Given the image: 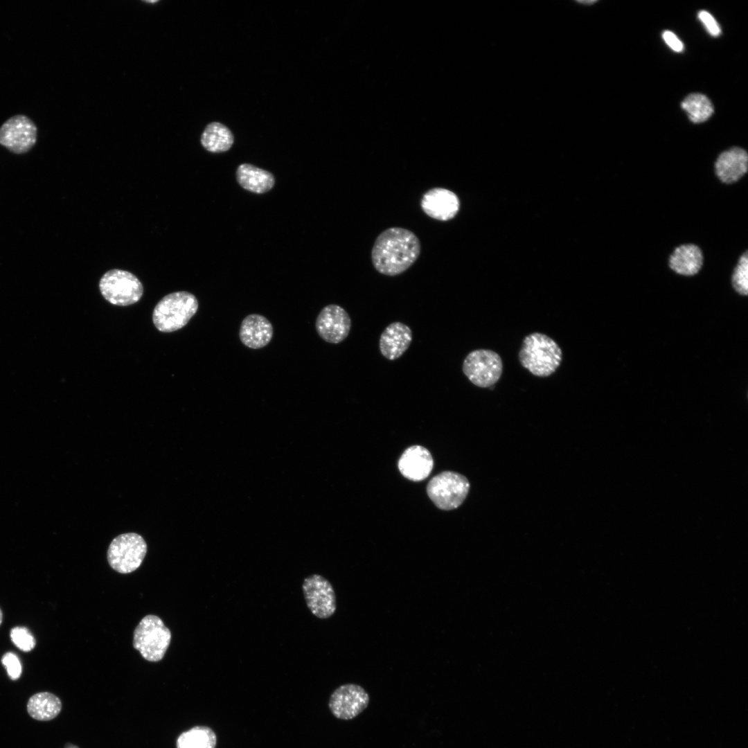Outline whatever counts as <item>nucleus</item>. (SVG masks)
Masks as SVG:
<instances>
[{"mask_svg": "<svg viewBox=\"0 0 748 748\" xmlns=\"http://www.w3.org/2000/svg\"><path fill=\"white\" fill-rule=\"evenodd\" d=\"M420 251V242L413 232L402 227H390L375 239L371 250V261L380 274L395 276L410 268L417 260Z\"/></svg>", "mask_w": 748, "mask_h": 748, "instance_id": "1", "label": "nucleus"}, {"mask_svg": "<svg viewBox=\"0 0 748 748\" xmlns=\"http://www.w3.org/2000/svg\"><path fill=\"white\" fill-rule=\"evenodd\" d=\"M518 357L521 365L533 375L545 377L560 366L562 352L552 338L533 332L524 339Z\"/></svg>", "mask_w": 748, "mask_h": 748, "instance_id": "2", "label": "nucleus"}, {"mask_svg": "<svg viewBox=\"0 0 748 748\" xmlns=\"http://www.w3.org/2000/svg\"><path fill=\"white\" fill-rule=\"evenodd\" d=\"M198 307L197 298L188 292L168 294L156 305L152 313L153 323L161 332L176 331L188 323Z\"/></svg>", "mask_w": 748, "mask_h": 748, "instance_id": "3", "label": "nucleus"}, {"mask_svg": "<svg viewBox=\"0 0 748 748\" xmlns=\"http://www.w3.org/2000/svg\"><path fill=\"white\" fill-rule=\"evenodd\" d=\"M171 637V632L163 621L156 615L148 614L134 630L133 647L144 659L157 662L163 658Z\"/></svg>", "mask_w": 748, "mask_h": 748, "instance_id": "4", "label": "nucleus"}, {"mask_svg": "<svg viewBox=\"0 0 748 748\" xmlns=\"http://www.w3.org/2000/svg\"><path fill=\"white\" fill-rule=\"evenodd\" d=\"M147 553L143 537L136 533H123L114 537L107 553L109 566L116 571L126 574L136 570Z\"/></svg>", "mask_w": 748, "mask_h": 748, "instance_id": "5", "label": "nucleus"}, {"mask_svg": "<svg viewBox=\"0 0 748 748\" xmlns=\"http://www.w3.org/2000/svg\"><path fill=\"white\" fill-rule=\"evenodd\" d=\"M102 296L110 303L126 306L138 302L143 294V287L132 273L114 269L105 272L99 282Z\"/></svg>", "mask_w": 748, "mask_h": 748, "instance_id": "6", "label": "nucleus"}, {"mask_svg": "<svg viewBox=\"0 0 748 748\" xmlns=\"http://www.w3.org/2000/svg\"><path fill=\"white\" fill-rule=\"evenodd\" d=\"M469 489L470 483L465 477L457 472L445 471L429 481L427 492L438 508L449 510L458 508L463 502Z\"/></svg>", "mask_w": 748, "mask_h": 748, "instance_id": "7", "label": "nucleus"}, {"mask_svg": "<svg viewBox=\"0 0 748 748\" xmlns=\"http://www.w3.org/2000/svg\"><path fill=\"white\" fill-rule=\"evenodd\" d=\"M462 371L474 385L489 388L499 380L503 372V362L496 352L489 349H477L465 357Z\"/></svg>", "mask_w": 748, "mask_h": 748, "instance_id": "8", "label": "nucleus"}, {"mask_svg": "<svg viewBox=\"0 0 748 748\" xmlns=\"http://www.w3.org/2000/svg\"><path fill=\"white\" fill-rule=\"evenodd\" d=\"M37 128L27 116L17 114L7 119L0 127V145L10 152L21 154L35 145Z\"/></svg>", "mask_w": 748, "mask_h": 748, "instance_id": "9", "label": "nucleus"}, {"mask_svg": "<svg viewBox=\"0 0 748 748\" xmlns=\"http://www.w3.org/2000/svg\"><path fill=\"white\" fill-rule=\"evenodd\" d=\"M302 589L307 607L316 617L326 619L337 609L336 595L331 583L319 574L306 577Z\"/></svg>", "mask_w": 748, "mask_h": 748, "instance_id": "10", "label": "nucleus"}, {"mask_svg": "<svg viewBox=\"0 0 748 748\" xmlns=\"http://www.w3.org/2000/svg\"><path fill=\"white\" fill-rule=\"evenodd\" d=\"M369 701V695L362 686L350 683L339 686L332 692L328 706L335 717L349 720L364 711Z\"/></svg>", "mask_w": 748, "mask_h": 748, "instance_id": "11", "label": "nucleus"}, {"mask_svg": "<svg viewBox=\"0 0 748 748\" xmlns=\"http://www.w3.org/2000/svg\"><path fill=\"white\" fill-rule=\"evenodd\" d=\"M319 337L330 344H339L349 335L351 319L340 305L330 304L321 309L315 321Z\"/></svg>", "mask_w": 748, "mask_h": 748, "instance_id": "12", "label": "nucleus"}, {"mask_svg": "<svg viewBox=\"0 0 748 748\" xmlns=\"http://www.w3.org/2000/svg\"><path fill=\"white\" fill-rule=\"evenodd\" d=\"M422 211L434 220L445 222L453 219L458 213L460 201L452 191L440 187L427 190L422 197Z\"/></svg>", "mask_w": 748, "mask_h": 748, "instance_id": "13", "label": "nucleus"}, {"mask_svg": "<svg viewBox=\"0 0 748 748\" xmlns=\"http://www.w3.org/2000/svg\"><path fill=\"white\" fill-rule=\"evenodd\" d=\"M412 331L406 324L395 321L387 326L379 340L381 354L389 360L400 357L412 341Z\"/></svg>", "mask_w": 748, "mask_h": 748, "instance_id": "14", "label": "nucleus"}, {"mask_svg": "<svg viewBox=\"0 0 748 748\" xmlns=\"http://www.w3.org/2000/svg\"><path fill=\"white\" fill-rule=\"evenodd\" d=\"M433 458L424 447L413 445L407 448L398 461V468L407 479L420 481L426 479L433 468Z\"/></svg>", "mask_w": 748, "mask_h": 748, "instance_id": "15", "label": "nucleus"}, {"mask_svg": "<svg viewBox=\"0 0 748 748\" xmlns=\"http://www.w3.org/2000/svg\"><path fill=\"white\" fill-rule=\"evenodd\" d=\"M747 152L739 147L723 151L715 163V175L724 184L736 182L747 173Z\"/></svg>", "mask_w": 748, "mask_h": 748, "instance_id": "16", "label": "nucleus"}, {"mask_svg": "<svg viewBox=\"0 0 748 748\" xmlns=\"http://www.w3.org/2000/svg\"><path fill=\"white\" fill-rule=\"evenodd\" d=\"M273 332L272 324L268 319L261 314H251L242 321L239 337L245 346L260 349L271 341Z\"/></svg>", "mask_w": 748, "mask_h": 748, "instance_id": "17", "label": "nucleus"}, {"mask_svg": "<svg viewBox=\"0 0 748 748\" xmlns=\"http://www.w3.org/2000/svg\"><path fill=\"white\" fill-rule=\"evenodd\" d=\"M701 249L694 244H684L676 247L668 260L670 268L678 274L691 276L695 275L703 265Z\"/></svg>", "mask_w": 748, "mask_h": 748, "instance_id": "18", "label": "nucleus"}, {"mask_svg": "<svg viewBox=\"0 0 748 748\" xmlns=\"http://www.w3.org/2000/svg\"><path fill=\"white\" fill-rule=\"evenodd\" d=\"M236 179L244 189L258 194L270 190L275 184L271 172L249 163H242L238 167Z\"/></svg>", "mask_w": 748, "mask_h": 748, "instance_id": "19", "label": "nucleus"}, {"mask_svg": "<svg viewBox=\"0 0 748 748\" xmlns=\"http://www.w3.org/2000/svg\"><path fill=\"white\" fill-rule=\"evenodd\" d=\"M62 707L60 699L50 692H39L33 695L26 705L28 715L39 721L55 718Z\"/></svg>", "mask_w": 748, "mask_h": 748, "instance_id": "20", "label": "nucleus"}, {"mask_svg": "<svg viewBox=\"0 0 748 748\" xmlns=\"http://www.w3.org/2000/svg\"><path fill=\"white\" fill-rule=\"evenodd\" d=\"M200 141L207 151L219 153L231 148L233 143V136L227 127L220 123L213 122L206 127Z\"/></svg>", "mask_w": 748, "mask_h": 748, "instance_id": "21", "label": "nucleus"}, {"mask_svg": "<svg viewBox=\"0 0 748 748\" xmlns=\"http://www.w3.org/2000/svg\"><path fill=\"white\" fill-rule=\"evenodd\" d=\"M217 737L212 729L195 726L181 733L176 740V748H215Z\"/></svg>", "mask_w": 748, "mask_h": 748, "instance_id": "22", "label": "nucleus"}, {"mask_svg": "<svg viewBox=\"0 0 748 748\" xmlns=\"http://www.w3.org/2000/svg\"><path fill=\"white\" fill-rule=\"evenodd\" d=\"M681 107L686 112L691 121L695 123L707 121L714 112L713 105L709 98L699 93L687 96L681 103Z\"/></svg>", "mask_w": 748, "mask_h": 748, "instance_id": "23", "label": "nucleus"}, {"mask_svg": "<svg viewBox=\"0 0 748 748\" xmlns=\"http://www.w3.org/2000/svg\"><path fill=\"white\" fill-rule=\"evenodd\" d=\"M734 290L740 294H748V253L745 251L739 258L731 276Z\"/></svg>", "mask_w": 748, "mask_h": 748, "instance_id": "24", "label": "nucleus"}, {"mask_svg": "<svg viewBox=\"0 0 748 748\" xmlns=\"http://www.w3.org/2000/svg\"><path fill=\"white\" fill-rule=\"evenodd\" d=\"M10 638L14 644L24 652H29L35 645V640L29 630L24 627H15L10 631Z\"/></svg>", "mask_w": 748, "mask_h": 748, "instance_id": "25", "label": "nucleus"}, {"mask_svg": "<svg viewBox=\"0 0 748 748\" xmlns=\"http://www.w3.org/2000/svg\"><path fill=\"white\" fill-rule=\"evenodd\" d=\"M1 662L11 679L16 680L19 678L22 668L17 655L12 652H7L3 656Z\"/></svg>", "mask_w": 748, "mask_h": 748, "instance_id": "26", "label": "nucleus"}, {"mask_svg": "<svg viewBox=\"0 0 748 748\" xmlns=\"http://www.w3.org/2000/svg\"><path fill=\"white\" fill-rule=\"evenodd\" d=\"M698 18L711 35L717 37L720 34L721 30L718 24L709 12L701 10L698 13Z\"/></svg>", "mask_w": 748, "mask_h": 748, "instance_id": "27", "label": "nucleus"}, {"mask_svg": "<svg viewBox=\"0 0 748 748\" xmlns=\"http://www.w3.org/2000/svg\"><path fill=\"white\" fill-rule=\"evenodd\" d=\"M662 37L666 44L674 51L681 52L683 50V43L673 32L665 30L662 34Z\"/></svg>", "mask_w": 748, "mask_h": 748, "instance_id": "28", "label": "nucleus"}, {"mask_svg": "<svg viewBox=\"0 0 748 748\" xmlns=\"http://www.w3.org/2000/svg\"><path fill=\"white\" fill-rule=\"evenodd\" d=\"M65 748H79V747L78 746L69 744V745L66 746Z\"/></svg>", "mask_w": 748, "mask_h": 748, "instance_id": "29", "label": "nucleus"}, {"mask_svg": "<svg viewBox=\"0 0 748 748\" xmlns=\"http://www.w3.org/2000/svg\"><path fill=\"white\" fill-rule=\"evenodd\" d=\"M2 620H3V614H2L1 609H0V625L1 624Z\"/></svg>", "mask_w": 748, "mask_h": 748, "instance_id": "30", "label": "nucleus"}]
</instances>
